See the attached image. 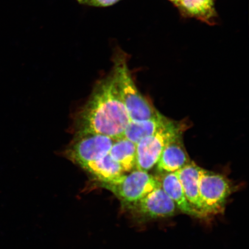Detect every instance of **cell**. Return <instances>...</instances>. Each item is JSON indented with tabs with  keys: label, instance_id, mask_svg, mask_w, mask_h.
<instances>
[{
	"label": "cell",
	"instance_id": "obj_1",
	"mask_svg": "<svg viewBox=\"0 0 249 249\" xmlns=\"http://www.w3.org/2000/svg\"><path fill=\"white\" fill-rule=\"evenodd\" d=\"M130 121L118 91L112 71L99 80L88 101L76 115V133H91L110 137H124Z\"/></svg>",
	"mask_w": 249,
	"mask_h": 249
},
{
	"label": "cell",
	"instance_id": "obj_2",
	"mask_svg": "<svg viewBox=\"0 0 249 249\" xmlns=\"http://www.w3.org/2000/svg\"><path fill=\"white\" fill-rule=\"evenodd\" d=\"M129 56L118 48L113 57L112 69L118 91L130 121H142L161 114L140 92L134 82L127 64Z\"/></svg>",
	"mask_w": 249,
	"mask_h": 249
},
{
	"label": "cell",
	"instance_id": "obj_3",
	"mask_svg": "<svg viewBox=\"0 0 249 249\" xmlns=\"http://www.w3.org/2000/svg\"><path fill=\"white\" fill-rule=\"evenodd\" d=\"M127 173L110 182L96 185L111 192L120 200L122 206L128 210L160 187V183L157 176L146 171L135 169Z\"/></svg>",
	"mask_w": 249,
	"mask_h": 249
},
{
	"label": "cell",
	"instance_id": "obj_4",
	"mask_svg": "<svg viewBox=\"0 0 249 249\" xmlns=\"http://www.w3.org/2000/svg\"><path fill=\"white\" fill-rule=\"evenodd\" d=\"M232 189L231 183L225 176L202 169L199 183L202 217L223 213Z\"/></svg>",
	"mask_w": 249,
	"mask_h": 249
},
{
	"label": "cell",
	"instance_id": "obj_5",
	"mask_svg": "<svg viewBox=\"0 0 249 249\" xmlns=\"http://www.w3.org/2000/svg\"><path fill=\"white\" fill-rule=\"evenodd\" d=\"M183 129L182 124L173 121L154 135L140 140L136 144L135 169L148 172L156 166L166 146L182 136Z\"/></svg>",
	"mask_w": 249,
	"mask_h": 249
},
{
	"label": "cell",
	"instance_id": "obj_6",
	"mask_svg": "<svg viewBox=\"0 0 249 249\" xmlns=\"http://www.w3.org/2000/svg\"><path fill=\"white\" fill-rule=\"evenodd\" d=\"M114 141L110 137L99 134L77 133L65 151V156L82 167L108 154Z\"/></svg>",
	"mask_w": 249,
	"mask_h": 249
},
{
	"label": "cell",
	"instance_id": "obj_7",
	"mask_svg": "<svg viewBox=\"0 0 249 249\" xmlns=\"http://www.w3.org/2000/svg\"><path fill=\"white\" fill-rule=\"evenodd\" d=\"M128 210L140 219L152 220L174 216L177 208L160 186L149 193Z\"/></svg>",
	"mask_w": 249,
	"mask_h": 249
},
{
	"label": "cell",
	"instance_id": "obj_8",
	"mask_svg": "<svg viewBox=\"0 0 249 249\" xmlns=\"http://www.w3.org/2000/svg\"><path fill=\"white\" fill-rule=\"evenodd\" d=\"M191 161L180 136L166 146L156 165L160 174L175 173Z\"/></svg>",
	"mask_w": 249,
	"mask_h": 249
},
{
	"label": "cell",
	"instance_id": "obj_9",
	"mask_svg": "<svg viewBox=\"0 0 249 249\" xmlns=\"http://www.w3.org/2000/svg\"><path fill=\"white\" fill-rule=\"evenodd\" d=\"M202 169V168L199 167L194 161H191L182 169L175 172L182 185L186 198L193 208L200 214L201 217L199 183Z\"/></svg>",
	"mask_w": 249,
	"mask_h": 249
},
{
	"label": "cell",
	"instance_id": "obj_10",
	"mask_svg": "<svg viewBox=\"0 0 249 249\" xmlns=\"http://www.w3.org/2000/svg\"><path fill=\"white\" fill-rule=\"evenodd\" d=\"M161 176L157 177L160 186L176 204L177 209L188 215L201 217L186 198L181 184L176 173H161Z\"/></svg>",
	"mask_w": 249,
	"mask_h": 249
},
{
	"label": "cell",
	"instance_id": "obj_11",
	"mask_svg": "<svg viewBox=\"0 0 249 249\" xmlns=\"http://www.w3.org/2000/svg\"><path fill=\"white\" fill-rule=\"evenodd\" d=\"M216 0H181L176 6L180 14L186 18H194L207 24L217 23Z\"/></svg>",
	"mask_w": 249,
	"mask_h": 249
},
{
	"label": "cell",
	"instance_id": "obj_12",
	"mask_svg": "<svg viewBox=\"0 0 249 249\" xmlns=\"http://www.w3.org/2000/svg\"><path fill=\"white\" fill-rule=\"evenodd\" d=\"M172 121L161 114L150 119L130 121L124 130V137L137 144L140 140L154 135L169 125Z\"/></svg>",
	"mask_w": 249,
	"mask_h": 249
},
{
	"label": "cell",
	"instance_id": "obj_13",
	"mask_svg": "<svg viewBox=\"0 0 249 249\" xmlns=\"http://www.w3.org/2000/svg\"><path fill=\"white\" fill-rule=\"evenodd\" d=\"M81 167L92 177L96 185L110 182L125 173L120 165L114 160L109 154Z\"/></svg>",
	"mask_w": 249,
	"mask_h": 249
},
{
	"label": "cell",
	"instance_id": "obj_14",
	"mask_svg": "<svg viewBox=\"0 0 249 249\" xmlns=\"http://www.w3.org/2000/svg\"><path fill=\"white\" fill-rule=\"evenodd\" d=\"M113 160L120 165L125 173L135 170L136 144L124 137L115 139L109 152Z\"/></svg>",
	"mask_w": 249,
	"mask_h": 249
},
{
	"label": "cell",
	"instance_id": "obj_15",
	"mask_svg": "<svg viewBox=\"0 0 249 249\" xmlns=\"http://www.w3.org/2000/svg\"><path fill=\"white\" fill-rule=\"evenodd\" d=\"M83 5L93 7H108L116 4L121 0H76Z\"/></svg>",
	"mask_w": 249,
	"mask_h": 249
},
{
	"label": "cell",
	"instance_id": "obj_16",
	"mask_svg": "<svg viewBox=\"0 0 249 249\" xmlns=\"http://www.w3.org/2000/svg\"><path fill=\"white\" fill-rule=\"evenodd\" d=\"M171 2H172L174 5L177 6L178 5L181 0H169Z\"/></svg>",
	"mask_w": 249,
	"mask_h": 249
}]
</instances>
